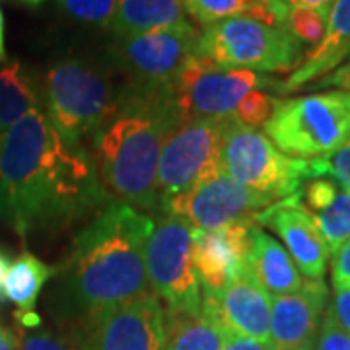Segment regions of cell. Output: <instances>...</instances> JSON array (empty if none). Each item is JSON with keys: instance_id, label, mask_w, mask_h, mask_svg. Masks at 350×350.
Instances as JSON below:
<instances>
[{"instance_id": "cell-1", "label": "cell", "mask_w": 350, "mask_h": 350, "mask_svg": "<svg viewBox=\"0 0 350 350\" xmlns=\"http://www.w3.org/2000/svg\"><path fill=\"white\" fill-rule=\"evenodd\" d=\"M109 200L90 152L68 146L41 107L0 135V220L18 238L63 230Z\"/></svg>"}, {"instance_id": "cell-2", "label": "cell", "mask_w": 350, "mask_h": 350, "mask_svg": "<svg viewBox=\"0 0 350 350\" xmlns=\"http://www.w3.org/2000/svg\"><path fill=\"white\" fill-rule=\"evenodd\" d=\"M154 218L111 199L76 232L72 251L55 275L51 298L59 315L84 323L109 308L154 294L146 241Z\"/></svg>"}, {"instance_id": "cell-3", "label": "cell", "mask_w": 350, "mask_h": 350, "mask_svg": "<svg viewBox=\"0 0 350 350\" xmlns=\"http://www.w3.org/2000/svg\"><path fill=\"white\" fill-rule=\"evenodd\" d=\"M177 121L170 90L121 88L117 109L90 142L98 177L115 199L140 213L158 208L160 154Z\"/></svg>"}, {"instance_id": "cell-4", "label": "cell", "mask_w": 350, "mask_h": 350, "mask_svg": "<svg viewBox=\"0 0 350 350\" xmlns=\"http://www.w3.org/2000/svg\"><path fill=\"white\" fill-rule=\"evenodd\" d=\"M47 117L68 146L82 148V140L111 117L121 98L111 76L101 64L68 57L55 63L45 78Z\"/></svg>"}, {"instance_id": "cell-5", "label": "cell", "mask_w": 350, "mask_h": 350, "mask_svg": "<svg viewBox=\"0 0 350 350\" xmlns=\"http://www.w3.org/2000/svg\"><path fill=\"white\" fill-rule=\"evenodd\" d=\"M265 137L296 160H327L350 138V92L278 98Z\"/></svg>"}, {"instance_id": "cell-6", "label": "cell", "mask_w": 350, "mask_h": 350, "mask_svg": "<svg viewBox=\"0 0 350 350\" xmlns=\"http://www.w3.org/2000/svg\"><path fill=\"white\" fill-rule=\"evenodd\" d=\"M218 163L238 183L273 200L298 193L304 181L327 177V160H296L276 148L257 129L226 117Z\"/></svg>"}, {"instance_id": "cell-7", "label": "cell", "mask_w": 350, "mask_h": 350, "mask_svg": "<svg viewBox=\"0 0 350 350\" xmlns=\"http://www.w3.org/2000/svg\"><path fill=\"white\" fill-rule=\"evenodd\" d=\"M197 55L228 70L294 72L301 64V43L288 27L238 16L204 25Z\"/></svg>"}, {"instance_id": "cell-8", "label": "cell", "mask_w": 350, "mask_h": 350, "mask_svg": "<svg viewBox=\"0 0 350 350\" xmlns=\"http://www.w3.org/2000/svg\"><path fill=\"white\" fill-rule=\"evenodd\" d=\"M199 31L183 24L146 33L115 38L109 61L126 78V88L138 92H165L181 66L197 51Z\"/></svg>"}, {"instance_id": "cell-9", "label": "cell", "mask_w": 350, "mask_h": 350, "mask_svg": "<svg viewBox=\"0 0 350 350\" xmlns=\"http://www.w3.org/2000/svg\"><path fill=\"white\" fill-rule=\"evenodd\" d=\"M193 226L175 216H160L146 241V273L152 292L167 313H199L200 282L191 259Z\"/></svg>"}, {"instance_id": "cell-10", "label": "cell", "mask_w": 350, "mask_h": 350, "mask_svg": "<svg viewBox=\"0 0 350 350\" xmlns=\"http://www.w3.org/2000/svg\"><path fill=\"white\" fill-rule=\"evenodd\" d=\"M278 82L253 70H228L193 55L172 82L170 94L181 119H224L236 111L245 94Z\"/></svg>"}, {"instance_id": "cell-11", "label": "cell", "mask_w": 350, "mask_h": 350, "mask_svg": "<svg viewBox=\"0 0 350 350\" xmlns=\"http://www.w3.org/2000/svg\"><path fill=\"white\" fill-rule=\"evenodd\" d=\"M275 200L232 179L216 160L193 187L174 197L160 211L199 230H220L234 222H253Z\"/></svg>"}, {"instance_id": "cell-12", "label": "cell", "mask_w": 350, "mask_h": 350, "mask_svg": "<svg viewBox=\"0 0 350 350\" xmlns=\"http://www.w3.org/2000/svg\"><path fill=\"white\" fill-rule=\"evenodd\" d=\"M224 123L226 117L181 119L167 133L158 163V208L189 191L218 160Z\"/></svg>"}, {"instance_id": "cell-13", "label": "cell", "mask_w": 350, "mask_h": 350, "mask_svg": "<svg viewBox=\"0 0 350 350\" xmlns=\"http://www.w3.org/2000/svg\"><path fill=\"white\" fill-rule=\"evenodd\" d=\"M167 317L162 300L148 294L109 308L82 323V350H163Z\"/></svg>"}, {"instance_id": "cell-14", "label": "cell", "mask_w": 350, "mask_h": 350, "mask_svg": "<svg viewBox=\"0 0 350 350\" xmlns=\"http://www.w3.org/2000/svg\"><path fill=\"white\" fill-rule=\"evenodd\" d=\"M253 222H234L220 230L193 228L191 259L202 294L216 296L247 271Z\"/></svg>"}, {"instance_id": "cell-15", "label": "cell", "mask_w": 350, "mask_h": 350, "mask_svg": "<svg viewBox=\"0 0 350 350\" xmlns=\"http://www.w3.org/2000/svg\"><path fill=\"white\" fill-rule=\"evenodd\" d=\"M271 294L250 273H243L220 294H202L200 312L232 335L271 342Z\"/></svg>"}, {"instance_id": "cell-16", "label": "cell", "mask_w": 350, "mask_h": 350, "mask_svg": "<svg viewBox=\"0 0 350 350\" xmlns=\"http://www.w3.org/2000/svg\"><path fill=\"white\" fill-rule=\"evenodd\" d=\"M325 308L323 280H310L294 294L275 296L271 306L273 350H315Z\"/></svg>"}, {"instance_id": "cell-17", "label": "cell", "mask_w": 350, "mask_h": 350, "mask_svg": "<svg viewBox=\"0 0 350 350\" xmlns=\"http://www.w3.org/2000/svg\"><path fill=\"white\" fill-rule=\"evenodd\" d=\"M255 220L273 228L280 236L298 271L312 280H323L331 253L310 214L300 206V191L271 204L257 214Z\"/></svg>"}, {"instance_id": "cell-18", "label": "cell", "mask_w": 350, "mask_h": 350, "mask_svg": "<svg viewBox=\"0 0 350 350\" xmlns=\"http://www.w3.org/2000/svg\"><path fill=\"white\" fill-rule=\"evenodd\" d=\"M347 57H350V0H335L327 16L323 39L284 82L276 84V90L280 94L298 92L333 72Z\"/></svg>"}, {"instance_id": "cell-19", "label": "cell", "mask_w": 350, "mask_h": 350, "mask_svg": "<svg viewBox=\"0 0 350 350\" xmlns=\"http://www.w3.org/2000/svg\"><path fill=\"white\" fill-rule=\"evenodd\" d=\"M300 206L321 232L333 257L350 239V191L331 177H313L301 185Z\"/></svg>"}, {"instance_id": "cell-20", "label": "cell", "mask_w": 350, "mask_h": 350, "mask_svg": "<svg viewBox=\"0 0 350 350\" xmlns=\"http://www.w3.org/2000/svg\"><path fill=\"white\" fill-rule=\"evenodd\" d=\"M247 271L269 294L284 296L294 294L304 286V278L294 259L273 236L259 226H251Z\"/></svg>"}, {"instance_id": "cell-21", "label": "cell", "mask_w": 350, "mask_h": 350, "mask_svg": "<svg viewBox=\"0 0 350 350\" xmlns=\"http://www.w3.org/2000/svg\"><path fill=\"white\" fill-rule=\"evenodd\" d=\"M187 24L183 0H117L111 31L115 38Z\"/></svg>"}, {"instance_id": "cell-22", "label": "cell", "mask_w": 350, "mask_h": 350, "mask_svg": "<svg viewBox=\"0 0 350 350\" xmlns=\"http://www.w3.org/2000/svg\"><path fill=\"white\" fill-rule=\"evenodd\" d=\"M183 8L202 25L247 16L265 24L286 27L288 6L282 0H183Z\"/></svg>"}, {"instance_id": "cell-23", "label": "cell", "mask_w": 350, "mask_h": 350, "mask_svg": "<svg viewBox=\"0 0 350 350\" xmlns=\"http://www.w3.org/2000/svg\"><path fill=\"white\" fill-rule=\"evenodd\" d=\"M51 276H55V269L27 251L10 261L4 276V300L18 308L16 315L36 313L39 294Z\"/></svg>"}, {"instance_id": "cell-24", "label": "cell", "mask_w": 350, "mask_h": 350, "mask_svg": "<svg viewBox=\"0 0 350 350\" xmlns=\"http://www.w3.org/2000/svg\"><path fill=\"white\" fill-rule=\"evenodd\" d=\"M163 350H222L232 333L204 313H167Z\"/></svg>"}, {"instance_id": "cell-25", "label": "cell", "mask_w": 350, "mask_h": 350, "mask_svg": "<svg viewBox=\"0 0 350 350\" xmlns=\"http://www.w3.org/2000/svg\"><path fill=\"white\" fill-rule=\"evenodd\" d=\"M39 107L38 88L20 61L0 64V135Z\"/></svg>"}, {"instance_id": "cell-26", "label": "cell", "mask_w": 350, "mask_h": 350, "mask_svg": "<svg viewBox=\"0 0 350 350\" xmlns=\"http://www.w3.org/2000/svg\"><path fill=\"white\" fill-rule=\"evenodd\" d=\"M329 10H321V8H288V31L300 43H308V45H313V47L319 45V41L325 36Z\"/></svg>"}, {"instance_id": "cell-27", "label": "cell", "mask_w": 350, "mask_h": 350, "mask_svg": "<svg viewBox=\"0 0 350 350\" xmlns=\"http://www.w3.org/2000/svg\"><path fill=\"white\" fill-rule=\"evenodd\" d=\"M61 10L80 24L111 29L117 12V0H57Z\"/></svg>"}, {"instance_id": "cell-28", "label": "cell", "mask_w": 350, "mask_h": 350, "mask_svg": "<svg viewBox=\"0 0 350 350\" xmlns=\"http://www.w3.org/2000/svg\"><path fill=\"white\" fill-rule=\"evenodd\" d=\"M276 100L278 98L262 92V90H253V92L243 96V100L239 101L236 111L232 115H234V119L238 121L239 125L250 126V129L265 126L267 121L273 117Z\"/></svg>"}, {"instance_id": "cell-29", "label": "cell", "mask_w": 350, "mask_h": 350, "mask_svg": "<svg viewBox=\"0 0 350 350\" xmlns=\"http://www.w3.org/2000/svg\"><path fill=\"white\" fill-rule=\"evenodd\" d=\"M315 350H350V335L340 327L331 304L325 308Z\"/></svg>"}, {"instance_id": "cell-30", "label": "cell", "mask_w": 350, "mask_h": 350, "mask_svg": "<svg viewBox=\"0 0 350 350\" xmlns=\"http://www.w3.org/2000/svg\"><path fill=\"white\" fill-rule=\"evenodd\" d=\"M20 342V350H82L76 345H72L68 338L55 335L47 329H29V333L22 335Z\"/></svg>"}, {"instance_id": "cell-31", "label": "cell", "mask_w": 350, "mask_h": 350, "mask_svg": "<svg viewBox=\"0 0 350 350\" xmlns=\"http://www.w3.org/2000/svg\"><path fill=\"white\" fill-rule=\"evenodd\" d=\"M327 177L337 179V183L350 191V138L331 158H327Z\"/></svg>"}, {"instance_id": "cell-32", "label": "cell", "mask_w": 350, "mask_h": 350, "mask_svg": "<svg viewBox=\"0 0 350 350\" xmlns=\"http://www.w3.org/2000/svg\"><path fill=\"white\" fill-rule=\"evenodd\" d=\"M331 278L335 290L350 288V239L333 255Z\"/></svg>"}, {"instance_id": "cell-33", "label": "cell", "mask_w": 350, "mask_h": 350, "mask_svg": "<svg viewBox=\"0 0 350 350\" xmlns=\"http://www.w3.org/2000/svg\"><path fill=\"white\" fill-rule=\"evenodd\" d=\"M331 310L335 313L340 327L350 335V288L335 290V296L331 301Z\"/></svg>"}, {"instance_id": "cell-34", "label": "cell", "mask_w": 350, "mask_h": 350, "mask_svg": "<svg viewBox=\"0 0 350 350\" xmlns=\"http://www.w3.org/2000/svg\"><path fill=\"white\" fill-rule=\"evenodd\" d=\"M315 86H325V88H338V90H347L350 92V61L349 63L340 64L337 66L333 72H329L323 78H319L317 82H315Z\"/></svg>"}, {"instance_id": "cell-35", "label": "cell", "mask_w": 350, "mask_h": 350, "mask_svg": "<svg viewBox=\"0 0 350 350\" xmlns=\"http://www.w3.org/2000/svg\"><path fill=\"white\" fill-rule=\"evenodd\" d=\"M222 350H273V345L271 342H265V340H257V338L232 335L224 342Z\"/></svg>"}, {"instance_id": "cell-36", "label": "cell", "mask_w": 350, "mask_h": 350, "mask_svg": "<svg viewBox=\"0 0 350 350\" xmlns=\"http://www.w3.org/2000/svg\"><path fill=\"white\" fill-rule=\"evenodd\" d=\"M288 8H321L329 10L335 0H282Z\"/></svg>"}, {"instance_id": "cell-37", "label": "cell", "mask_w": 350, "mask_h": 350, "mask_svg": "<svg viewBox=\"0 0 350 350\" xmlns=\"http://www.w3.org/2000/svg\"><path fill=\"white\" fill-rule=\"evenodd\" d=\"M0 350H20V342L8 329L0 325Z\"/></svg>"}, {"instance_id": "cell-38", "label": "cell", "mask_w": 350, "mask_h": 350, "mask_svg": "<svg viewBox=\"0 0 350 350\" xmlns=\"http://www.w3.org/2000/svg\"><path fill=\"white\" fill-rule=\"evenodd\" d=\"M10 267V259L6 255V251L0 250V300H4V276Z\"/></svg>"}, {"instance_id": "cell-39", "label": "cell", "mask_w": 350, "mask_h": 350, "mask_svg": "<svg viewBox=\"0 0 350 350\" xmlns=\"http://www.w3.org/2000/svg\"><path fill=\"white\" fill-rule=\"evenodd\" d=\"M4 31H6V24H4V12L0 6V63L6 61V45H4Z\"/></svg>"}, {"instance_id": "cell-40", "label": "cell", "mask_w": 350, "mask_h": 350, "mask_svg": "<svg viewBox=\"0 0 350 350\" xmlns=\"http://www.w3.org/2000/svg\"><path fill=\"white\" fill-rule=\"evenodd\" d=\"M18 2H24L27 6H39V4H43L45 0H18Z\"/></svg>"}]
</instances>
